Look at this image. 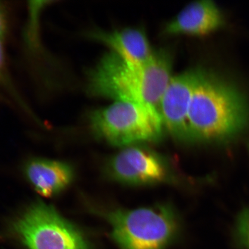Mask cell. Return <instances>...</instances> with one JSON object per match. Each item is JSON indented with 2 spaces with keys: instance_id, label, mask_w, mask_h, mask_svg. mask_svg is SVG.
<instances>
[{
  "instance_id": "6da1fadb",
  "label": "cell",
  "mask_w": 249,
  "mask_h": 249,
  "mask_svg": "<svg viewBox=\"0 0 249 249\" xmlns=\"http://www.w3.org/2000/svg\"><path fill=\"white\" fill-rule=\"evenodd\" d=\"M249 122V108L242 93L200 69L188 116V143L228 144Z\"/></svg>"
},
{
  "instance_id": "7c38bea8",
  "label": "cell",
  "mask_w": 249,
  "mask_h": 249,
  "mask_svg": "<svg viewBox=\"0 0 249 249\" xmlns=\"http://www.w3.org/2000/svg\"><path fill=\"white\" fill-rule=\"evenodd\" d=\"M5 74L4 38L0 36V82L5 83Z\"/></svg>"
},
{
  "instance_id": "277c9868",
  "label": "cell",
  "mask_w": 249,
  "mask_h": 249,
  "mask_svg": "<svg viewBox=\"0 0 249 249\" xmlns=\"http://www.w3.org/2000/svg\"><path fill=\"white\" fill-rule=\"evenodd\" d=\"M111 237L121 249H164L175 236L178 219L169 205L109 212Z\"/></svg>"
},
{
  "instance_id": "5bb4252c",
  "label": "cell",
  "mask_w": 249,
  "mask_h": 249,
  "mask_svg": "<svg viewBox=\"0 0 249 249\" xmlns=\"http://www.w3.org/2000/svg\"><path fill=\"white\" fill-rule=\"evenodd\" d=\"M248 148H249V144H248Z\"/></svg>"
},
{
  "instance_id": "7a4b0ae2",
  "label": "cell",
  "mask_w": 249,
  "mask_h": 249,
  "mask_svg": "<svg viewBox=\"0 0 249 249\" xmlns=\"http://www.w3.org/2000/svg\"><path fill=\"white\" fill-rule=\"evenodd\" d=\"M172 59L156 51L144 64H135L110 51L88 74L87 92L96 97L149 106L157 108L171 77Z\"/></svg>"
},
{
  "instance_id": "8992f818",
  "label": "cell",
  "mask_w": 249,
  "mask_h": 249,
  "mask_svg": "<svg viewBox=\"0 0 249 249\" xmlns=\"http://www.w3.org/2000/svg\"><path fill=\"white\" fill-rule=\"evenodd\" d=\"M106 171L112 180L130 186L158 184L172 177L167 159L142 145L123 148L109 159Z\"/></svg>"
},
{
  "instance_id": "52a82bcc",
  "label": "cell",
  "mask_w": 249,
  "mask_h": 249,
  "mask_svg": "<svg viewBox=\"0 0 249 249\" xmlns=\"http://www.w3.org/2000/svg\"><path fill=\"white\" fill-rule=\"evenodd\" d=\"M200 69L173 76L159 103L165 130L174 139L188 143V116Z\"/></svg>"
},
{
  "instance_id": "3957f363",
  "label": "cell",
  "mask_w": 249,
  "mask_h": 249,
  "mask_svg": "<svg viewBox=\"0 0 249 249\" xmlns=\"http://www.w3.org/2000/svg\"><path fill=\"white\" fill-rule=\"evenodd\" d=\"M89 121L96 138L121 148L159 142L166 130L157 108L130 102L114 101L92 111Z\"/></svg>"
},
{
  "instance_id": "ba28073f",
  "label": "cell",
  "mask_w": 249,
  "mask_h": 249,
  "mask_svg": "<svg viewBox=\"0 0 249 249\" xmlns=\"http://www.w3.org/2000/svg\"><path fill=\"white\" fill-rule=\"evenodd\" d=\"M224 23V16L215 3L211 0H200L182 8L165 26L164 33L202 36L222 27Z\"/></svg>"
},
{
  "instance_id": "9c48e42d",
  "label": "cell",
  "mask_w": 249,
  "mask_h": 249,
  "mask_svg": "<svg viewBox=\"0 0 249 249\" xmlns=\"http://www.w3.org/2000/svg\"><path fill=\"white\" fill-rule=\"evenodd\" d=\"M93 39L105 43L111 51L135 64H144L154 53L147 36L138 28L127 27L110 31H96L91 34Z\"/></svg>"
},
{
  "instance_id": "8fae6325",
  "label": "cell",
  "mask_w": 249,
  "mask_h": 249,
  "mask_svg": "<svg viewBox=\"0 0 249 249\" xmlns=\"http://www.w3.org/2000/svg\"><path fill=\"white\" fill-rule=\"evenodd\" d=\"M233 239L239 249H249V208L243 210L236 217Z\"/></svg>"
},
{
  "instance_id": "5b68a950",
  "label": "cell",
  "mask_w": 249,
  "mask_h": 249,
  "mask_svg": "<svg viewBox=\"0 0 249 249\" xmlns=\"http://www.w3.org/2000/svg\"><path fill=\"white\" fill-rule=\"evenodd\" d=\"M14 229L28 249H89L79 230L45 204L28 208Z\"/></svg>"
},
{
  "instance_id": "4fadbf2b",
  "label": "cell",
  "mask_w": 249,
  "mask_h": 249,
  "mask_svg": "<svg viewBox=\"0 0 249 249\" xmlns=\"http://www.w3.org/2000/svg\"><path fill=\"white\" fill-rule=\"evenodd\" d=\"M6 29H7V20H6L5 10L2 5L0 4V36L4 38Z\"/></svg>"
},
{
  "instance_id": "30bf717a",
  "label": "cell",
  "mask_w": 249,
  "mask_h": 249,
  "mask_svg": "<svg viewBox=\"0 0 249 249\" xmlns=\"http://www.w3.org/2000/svg\"><path fill=\"white\" fill-rule=\"evenodd\" d=\"M25 173L36 192L45 197H52L63 191L73 176L72 170L66 163L43 160L29 161Z\"/></svg>"
}]
</instances>
